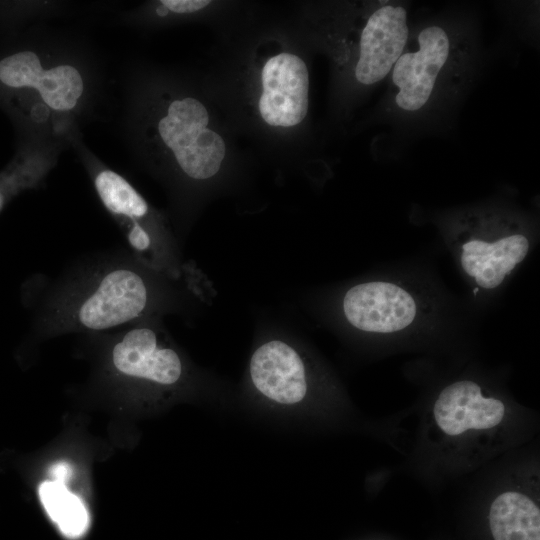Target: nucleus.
<instances>
[{
    "label": "nucleus",
    "instance_id": "obj_1",
    "mask_svg": "<svg viewBox=\"0 0 540 540\" xmlns=\"http://www.w3.org/2000/svg\"><path fill=\"white\" fill-rule=\"evenodd\" d=\"M171 278L178 277L150 267L126 247L84 254L55 277L32 279L31 327L45 338L105 332L157 318L176 305Z\"/></svg>",
    "mask_w": 540,
    "mask_h": 540
},
{
    "label": "nucleus",
    "instance_id": "obj_2",
    "mask_svg": "<svg viewBox=\"0 0 540 540\" xmlns=\"http://www.w3.org/2000/svg\"><path fill=\"white\" fill-rule=\"evenodd\" d=\"M206 107L197 99L173 101L158 124L163 142L173 151L182 171L194 180H206L220 169L226 147L222 137L207 128Z\"/></svg>",
    "mask_w": 540,
    "mask_h": 540
},
{
    "label": "nucleus",
    "instance_id": "obj_3",
    "mask_svg": "<svg viewBox=\"0 0 540 540\" xmlns=\"http://www.w3.org/2000/svg\"><path fill=\"white\" fill-rule=\"evenodd\" d=\"M342 311L352 327L387 334L408 328L416 319L418 306L403 287L387 281H369L347 290Z\"/></svg>",
    "mask_w": 540,
    "mask_h": 540
},
{
    "label": "nucleus",
    "instance_id": "obj_4",
    "mask_svg": "<svg viewBox=\"0 0 540 540\" xmlns=\"http://www.w3.org/2000/svg\"><path fill=\"white\" fill-rule=\"evenodd\" d=\"M417 43L418 49L403 52L392 68L398 89L395 102L406 111H417L428 102L450 56V38L440 26L423 28Z\"/></svg>",
    "mask_w": 540,
    "mask_h": 540
},
{
    "label": "nucleus",
    "instance_id": "obj_5",
    "mask_svg": "<svg viewBox=\"0 0 540 540\" xmlns=\"http://www.w3.org/2000/svg\"><path fill=\"white\" fill-rule=\"evenodd\" d=\"M262 88L259 112L267 124L291 127L304 120L309 73L300 57L284 52L268 59L262 69Z\"/></svg>",
    "mask_w": 540,
    "mask_h": 540
},
{
    "label": "nucleus",
    "instance_id": "obj_6",
    "mask_svg": "<svg viewBox=\"0 0 540 540\" xmlns=\"http://www.w3.org/2000/svg\"><path fill=\"white\" fill-rule=\"evenodd\" d=\"M408 35L407 12L401 5L383 4L375 9L360 34L357 81L371 85L384 79L404 52Z\"/></svg>",
    "mask_w": 540,
    "mask_h": 540
},
{
    "label": "nucleus",
    "instance_id": "obj_7",
    "mask_svg": "<svg viewBox=\"0 0 540 540\" xmlns=\"http://www.w3.org/2000/svg\"><path fill=\"white\" fill-rule=\"evenodd\" d=\"M250 377L259 392L281 404L298 403L307 392L304 363L298 352L281 340H270L254 351Z\"/></svg>",
    "mask_w": 540,
    "mask_h": 540
},
{
    "label": "nucleus",
    "instance_id": "obj_8",
    "mask_svg": "<svg viewBox=\"0 0 540 540\" xmlns=\"http://www.w3.org/2000/svg\"><path fill=\"white\" fill-rule=\"evenodd\" d=\"M529 246L521 233L471 236L461 245L460 264L478 287L495 289L525 259Z\"/></svg>",
    "mask_w": 540,
    "mask_h": 540
},
{
    "label": "nucleus",
    "instance_id": "obj_9",
    "mask_svg": "<svg viewBox=\"0 0 540 540\" xmlns=\"http://www.w3.org/2000/svg\"><path fill=\"white\" fill-rule=\"evenodd\" d=\"M433 412L440 429L455 436L469 429H489L498 425L504 417L505 406L498 399L484 397L475 382L463 380L441 391Z\"/></svg>",
    "mask_w": 540,
    "mask_h": 540
},
{
    "label": "nucleus",
    "instance_id": "obj_10",
    "mask_svg": "<svg viewBox=\"0 0 540 540\" xmlns=\"http://www.w3.org/2000/svg\"><path fill=\"white\" fill-rule=\"evenodd\" d=\"M489 524L494 540H540L539 508L518 492H505L493 501Z\"/></svg>",
    "mask_w": 540,
    "mask_h": 540
},
{
    "label": "nucleus",
    "instance_id": "obj_11",
    "mask_svg": "<svg viewBox=\"0 0 540 540\" xmlns=\"http://www.w3.org/2000/svg\"><path fill=\"white\" fill-rule=\"evenodd\" d=\"M44 508L65 535L78 537L88 526V513L82 501L58 481H47L39 486Z\"/></svg>",
    "mask_w": 540,
    "mask_h": 540
},
{
    "label": "nucleus",
    "instance_id": "obj_12",
    "mask_svg": "<svg viewBox=\"0 0 540 540\" xmlns=\"http://www.w3.org/2000/svg\"><path fill=\"white\" fill-rule=\"evenodd\" d=\"M35 89L49 107L56 110H70L83 92V81L75 67L61 65L43 71Z\"/></svg>",
    "mask_w": 540,
    "mask_h": 540
},
{
    "label": "nucleus",
    "instance_id": "obj_13",
    "mask_svg": "<svg viewBox=\"0 0 540 540\" xmlns=\"http://www.w3.org/2000/svg\"><path fill=\"white\" fill-rule=\"evenodd\" d=\"M94 185L102 203L114 216L127 214L147 203L122 176L111 170L99 172Z\"/></svg>",
    "mask_w": 540,
    "mask_h": 540
},
{
    "label": "nucleus",
    "instance_id": "obj_14",
    "mask_svg": "<svg viewBox=\"0 0 540 540\" xmlns=\"http://www.w3.org/2000/svg\"><path fill=\"white\" fill-rule=\"evenodd\" d=\"M42 72L38 56L31 51L19 52L0 61V80L10 87L34 88Z\"/></svg>",
    "mask_w": 540,
    "mask_h": 540
},
{
    "label": "nucleus",
    "instance_id": "obj_15",
    "mask_svg": "<svg viewBox=\"0 0 540 540\" xmlns=\"http://www.w3.org/2000/svg\"><path fill=\"white\" fill-rule=\"evenodd\" d=\"M162 5L176 13H191L206 7L208 0H163Z\"/></svg>",
    "mask_w": 540,
    "mask_h": 540
},
{
    "label": "nucleus",
    "instance_id": "obj_16",
    "mask_svg": "<svg viewBox=\"0 0 540 540\" xmlns=\"http://www.w3.org/2000/svg\"><path fill=\"white\" fill-rule=\"evenodd\" d=\"M69 465L66 463H59L52 467L51 473L54 477V481L65 483L70 475Z\"/></svg>",
    "mask_w": 540,
    "mask_h": 540
},
{
    "label": "nucleus",
    "instance_id": "obj_17",
    "mask_svg": "<svg viewBox=\"0 0 540 540\" xmlns=\"http://www.w3.org/2000/svg\"><path fill=\"white\" fill-rule=\"evenodd\" d=\"M168 9L161 5L158 9H157V14L160 15V16H166L168 14Z\"/></svg>",
    "mask_w": 540,
    "mask_h": 540
}]
</instances>
